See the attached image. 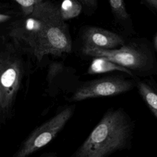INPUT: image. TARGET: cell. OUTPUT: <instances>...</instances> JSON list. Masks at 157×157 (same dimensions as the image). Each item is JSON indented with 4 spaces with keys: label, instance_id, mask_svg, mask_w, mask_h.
<instances>
[{
    "label": "cell",
    "instance_id": "cell-1",
    "mask_svg": "<svg viewBox=\"0 0 157 157\" xmlns=\"http://www.w3.org/2000/svg\"><path fill=\"white\" fill-rule=\"evenodd\" d=\"M32 58L10 37H0V129L13 118L20 95L28 88Z\"/></svg>",
    "mask_w": 157,
    "mask_h": 157
},
{
    "label": "cell",
    "instance_id": "cell-2",
    "mask_svg": "<svg viewBox=\"0 0 157 157\" xmlns=\"http://www.w3.org/2000/svg\"><path fill=\"white\" fill-rule=\"evenodd\" d=\"M134 129V121L123 108H109L71 157H107L128 150Z\"/></svg>",
    "mask_w": 157,
    "mask_h": 157
},
{
    "label": "cell",
    "instance_id": "cell-3",
    "mask_svg": "<svg viewBox=\"0 0 157 157\" xmlns=\"http://www.w3.org/2000/svg\"><path fill=\"white\" fill-rule=\"evenodd\" d=\"M80 52L85 56L105 57L129 70L134 77H148L157 74L155 48L145 38L126 40L123 45L114 49L81 48Z\"/></svg>",
    "mask_w": 157,
    "mask_h": 157
},
{
    "label": "cell",
    "instance_id": "cell-4",
    "mask_svg": "<svg viewBox=\"0 0 157 157\" xmlns=\"http://www.w3.org/2000/svg\"><path fill=\"white\" fill-rule=\"evenodd\" d=\"M59 13L58 6L50 1H42L34 7L31 13L21 15L13 23L9 36L34 58L50 23Z\"/></svg>",
    "mask_w": 157,
    "mask_h": 157
},
{
    "label": "cell",
    "instance_id": "cell-5",
    "mask_svg": "<svg viewBox=\"0 0 157 157\" xmlns=\"http://www.w3.org/2000/svg\"><path fill=\"white\" fill-rule=\"evenodd\" d=\"M75 109V104L67 105L35 129L22 142L13 156L26 157L50 143L71 118Z\"/></svg>",
    "mask_w": 157,
    "mask_h": 157
},
{
    "label": "cell",
    "instance_id": "cell-6",
    "mask_svg": "<svg viewBox=\"0 0 157 157\" xmlns=\"http://www.w3.org/2000/svg\"><path fill=\"white\" fill-rule=\"evenodd\" d=\"M134 87V78L129 79L121 75L104 76L80 83L68 100L72 102L88 99L114 96L128 92Z\"/></svg>",
    "mask_w": 157,
    "mask_h": 157
},
{
    "label": "cell",
    "instance_id": "cell-7",
    "mask_svg": "<svg viewBox=\"0 0 157 157\" xmlns=\"http://www.w3.org/2000/svg\"><path fill=\"white\" fill-rule=\"evenodd\" d=\"M79 36L81 48L111 50L120 47L126 41L122 36L116 33L93 26H83Z\"/></svg>",
    "mask_w": 157,
    "mask_h": 157
},
{
    "label": "cell",
    "instance_id": "cell-8",
    "mask_svg": "<svg viewBox=\"0 0 157 157\" xmlns=\"http://www.w3.org/2000/svg\"><path fill=\"white\" fill-rule=\"evenodd\" d=\"M136 87L154 117L157 118V83L153 76L134 77Z\"/></svg>",
    "mask_w": 157,
    "mask_h": 157
},
{
    "label": "cell",
    "instance_id": "cell-9",
    "mask_svg": "<svg viewBox=\"0 0 157 157\" xmlns=\"http://www.w3.org/2000/svg\"><path fill=\"white\" fill-rule=\"evenodd\" d=\"M92 58L93 59L87 69L88 74L93 75L118 71L128 74L131 77L134 78V75L129 70L105 57L96 56Z\"/></svg>",
    "mask_w": 157,
    "mask_h": 157
},
{
    "label": "cell",
    "instance_id": "cell-10",
    "mask_svg": "<svg viewBox=\"0 0 157 157\" xmlns=\"http://www.w3.org/2000/svg\"><path fill=\"white\" fill-rule=\"evenodd\" d=\"M109 1L115 20L128 33H132V23L126 9L124 0H109Z\"/></svg>",
    "mask_w": 157,
    "mask_h": 157
},
{
    "label": "cell",
    "instance_id": "cell-11",
    "mask_svg": "<svg viewBox=\"0 0 157 157\" xmlns=\"http://www.w3.org/2000/svg\"><path fill=\"white\" fill-rule=\"evenodd\" d=\"M82 9L81 3L77 0H63L59 7L61 17L64 21L77 17Z\"/></svg>",
    "mask_w": 157,
    "mask_h": 157
},
{
    "label": "cell",
    "instance_id": "cell-12",
    "mask_svg": "<svg viewBox=\"0 0 157 157\" xmlns=\"http://www.w3.org/2000/svg\"><path fill=\"white\" fill-rule=\"evenodd\" d=\"M13 16L10 14L0 13V37L9 36L13 23Z\"/></svg>",
    "mask_w": 157,
    "mask_h": 157
},
{
    "label": "cell",
    "instance_id": "cell-13",
    "mask_svg": "<svg viewBox=\"0 0 157 157\" xmlns=\"http://www.w3.org/2000/svg\"><path fill=\"white\" fill-rule=\"evenodd\" d=\"M20 6L22 15H27L31 13L34 7L44 0H13Z\"/></svg>",
    "mask_w": 157,
    "mask_h": 157
},
{
    "label": "cell",
    "instance_id": "cell-14",
    "mask_svg": "<svg viewBox=\"0 0 157 157\" xmlns=\"http://www.w3.org/2000/svg\"><path fill=\"white\" fill-rule=\"evenodd\" d=\"M84 6L90 9L94 10L97 7L98 0H79Z\"/></svg>",
    "mask_w": 157,
    "mask_h": 157
},
{
    "label": "cell",
    "instance_id": "cell-15",
    "mask_svg": "<svg viewBox=\"0 0 157 157\" xmlns=\"http://www.w3.org/2000/svg\"><path fill=\"white\" fill-rule=\"evenodd\" d=\"M152 8L157 10V0H145Z\"/></svg>",
    "mask_w": 157,
    "mask_h": 157
},
{
    "label": "cell",
    "instance_id": "cell-16",
    "mask_svg": "<svg viewBox=\"0 0 157 157\" xmlns=\"http://www.w3.org/2000/svg\"><path fill=\"white\" fill-rule=\"evenodd\" d=\"M153 47L155 48V50L157 51V34L155 36V38H154V42H153Z\"/></svg>",
    "mask_w": 157,
    "mask_h": 157
}]
</instances>
